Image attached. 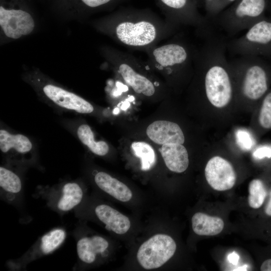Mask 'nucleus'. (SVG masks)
Segmentation results:
<instances>
[{"mask_svg":"<svg viewBox=\"0 0 271 271\" xmlns=\"http://www.w3.org/2000/svg\"><path fill=\"white\" fill-rule=\"evenodd\" d=\"M101 28L123 46L144 52L180 29L150 9L131 7L118 10Z\"/></svg>","mask_w":271,"mask_h":271,"instance_id":"f257e3e1","label":"nucleus"},{"mask_svg":"<svg viewBox=\"0 0 271 271\" xmlns=\"http://www.w3.org/2000/svg\"><path fill=\"white\" fill-rule=\"evenodd\" d=\"M195 45L178 35L161 45L146 50L147 62L168 78L182 77L194 71Z\"/></svg>","mask_w":271,"mask_h":271,"instance_id":"f03ea898","label":"nucleus"},{"mask_svg":"<svg viewBox=\"0 0 271 271\" xmlns=\"http://www.w3.org/2000/svg\"><path fill=\"white\" fill-rule=\"evenodd\" d=\"M105 50L106 58L126 85L138 94L146 97L155 95L161 83L155 78L154 70L147 61L118 50Z\"/></svg>","mask_w":271,"mask_h":271,"instance_id":"7ed1b4c3","label":"nucleus"},{"mask_svg":"<svg viewBox=\"0 0 271 271\" xmlns=\"http://www.w3.org/2000/svg\"><path fill=\"white\" fill-rule=\"evenodd\" d=\"M229 63L232 74L239 78L240 92L244 97L256 101L268 92L271 81V63L255 56H239Z\"/></svg>","mask_w":271,"mask_h":271,"instance_id":"20e7f679","label":"nucleus"},{"mask_svg":"<svg viewBox=\"0 0 271 271\" xmlns=\"http://www.w3.org/2000/svg\"><path fill=\"white\" fill-rule=\"evenodd\" d=\"M268 0H236L211 22L214 28L232 37L265 17Z\"/></svg>","mask_w":271,"mask_h":271,"instance_id":"39448f33","label":"nucleus"},{"mask_svg":"<svg viewBox=\"0 0 271 271\" xmlns=\"http://www.w3.org/2000/svg\"><path fill=\"white\" fill-rule=\"evenodd\" d=\"M227 50L239 56L271 57V16H265L241 36L228 40Z\"/></svg>","mask_w":271,"mask_h":271,"instance_id":"423d86ee","label":"nucleus"},{"mask_svg":"<svg viewBox=\"0 0 271 271\" xmlns=\"http://www.w3.org/2000/svg\"><path fill=\"white\" fill-rule=\"evenodd\" d=\"M165 19L181 28L193 27L196 35L204 37L214 28L199 11L195 0H155Z\"/></svg>","mask_w":271,"mask_h":271,"instance_id":"0eeeda50","label":"nucleus"},{"mask_svg":"<svg viewBox=\"0 0 271 271\" xmlns=\"http://www.w3.org/2000/svg\"><path fill=\"white\" fill-rule=\"evenodd\" d=\"M176 243L174 239L165 234H157L145 241L139 247L137 258L145 269L159 268L174 254Z\"/></svg>","mask_w":271,"mask_h":271,"instance_id":"6e6552de","label":"nucleus"},{"mask_svg":"<svg viewBox=\"0 0 271 271\" xmlns=\"http://www.w3.org/2000/svg\"><path fill=\"white\" fill-rule=\"evenodd\" d=\"M205 176L210 187L219 191L231 189L236 180V174L232 165L219 156L213 157L208 161L205 168Z\"/></svg>","mask_w":271,"mask_h":271,"instance_id":"1a4fd4ad","label":"nucleus"},{"mask_svg":"<svg viewBox=\"0 0 271 271\" xmlns=\"http://www.w3.org/2000/svg\"><path fill=\"white\" fill-rule=\"evenodd\" d=\"M0 25L5 34L9 38L18 39L30 34L34 30L35 23L28 12L0 7Z\"/></svg>","mask_w":271,"mask_h":271,"instance_id":"9d476101","label":"nucleus"},{"mask_svg":"<svg viewBox=\"0 0 271 271\" xmlns=\"http://www.w3.org/2000/svg\"><path fill=\"white\" fill-rule=\"evenodd\" d=\"M47 97L58 106L81 114H88L94 110L93 105L85 99L71 92L52 84L43 88Z\"/></svg>","mask_w":271,"mask_h":271,"instance_id":"9b49d317","label":"nucleus"},{"mask_svg":"<svg viewBox=\"0 0 271 271\" xmlns=\"http://www.w3.org/2000/svg\"><path fill=\"white\" fill-rule=\"evenodd\" d=\"M147 134L159 145L183 144L185 142L184 133L179 125L167 120H157L151 123L147 128Z\"/></svg>","mask_w":271,"mask_h":271,"instance_id":"f8f14e48","label":"nucleus"},{"mask_svg":"<svg viewBox=\"0 0 271 271\" xmlns=\"http://www.w3.org/2000/svg\"><path fill=\"white\" fill-rule=\"evenodd\" d=\"M83 195V190L79 183L67 182L53 196L51 203L58 211L67 212L80 203Z\"/></svg>","mask_w":271,"mask_h":271,"instance_id":"ddd939ff","label":"nucleus"},{"mask_svg":"<svg viewBox=\"0 0 271 271\" xmlns=\"http://www.w3.org/2000/svg\"><path fill=\"white\" fill-rule=\"evenodd\" d=\"M66 231L62 228H55L43 235L34 247L23 257L24 261H32L50 254L57 249L64 241Z\"/></svg>","mask_w":271,"mask_h":271,"instance_id":"4468645a","label":"nucleus"},{"mask_svg":"<svg viewBox=\"0 0 271 271\" xmlns=\"http://www.w3.org/2000/svg\"><path fill=\"white\" fill-rule=\"evenodd\" d=\"M108 247V241L100 236L82 237L77 241V256L83 263L90 264L96 261L98 255L105 253Z\"/></svg>","mask_w":271,"mask_h":271,"instance_id":"2eb2a0df","label":"nucleus"},{"mask_svg":"<svg viewBox=\"0 0 271 271\" xmlns=\"http://www.w3.org/2000/svg\"><path fill=\"white\" fill-rule=\"evenodd\" d=\"M95 213L99 220L105 224L106 229L116 234H123L130 227L129 218L108 205H98L95 208Z\"/></svg>","mask_w":271,"mask_h":271,"instance_id":"dca6fc26","label":"nucleus"},{"mask_svg":"<svg viewBox=\"0 0 271 271\" xmlns=\"http://www.w3.org/2000/svg\"><path fill=\"white\" fill-rule=\"evenodd\" d=\"M160 152L167 167L171 171L181 173L189 166V158L185 147L180 144L163 145Z\"/></svg>","mask_w":271,"mask_h":271,"instance_id":"f3484780","label":"nucleus"},{"mask_svg":"<svg viewBox=\"0 0 271 271\" xmlns=\"http://www.w3.org/2000/svg\"><path fill=\"white\" fill-rule=\"evenodd\" d=\"M32 148V143L27 136L13 134L4 129L0 130V150L2 153L24 156L29 153Z\"/></svg>","mask_w":271,"mask_h":271,"instance_id":"a211bd4d","label":"nucleus"},{"mask_svg":"<svg viewBox=\"0 0 271 271\" xmlns=\"http://www.w3.org/2000/svg\"><path fill=\"white\" fill-rule=\"evenodd\" d=\"M94 181L101 190L117 200L127 202L132 198V193L125 184L105 172H97Z\"/></svg>","mask_w":271,"mask_h":271,"instance_id":"6ab92c4d","label":"nucleus"},{"mask_svg":"<svg viewBox=\"0 0 271 271\" xmlns=\"http://www.w3.org/2000/svg\"><path fill=\"white\" fill-rule=\"evenodd\" d=\"M192 227L196 234L213 236L220 233L224 228L223 220L202 212H197L192 217Z\"/></svg>","mask_w":271,"mask_h":271,"instance_id":"aec40b11","label":"nucleus"},{"mask_svg":"<svg viewBox=\"0 0 271 271\" xmlns=\"http://www.w3.org/2000/svg\"><path fill=\"white\" fill-rule=\"evenodd\" d=\"M0 187L1 193L7 200L13 201L21 192L22 183L20 177L11 170L0 167Z\"/></svg>","mask_w":271,"mask_h":271,"instance_id":"412c9836","label":"nucleus"},{"mask_svg":"<svg viewBox=\"0 0 271 271\" xmlns=\"http://www.w3.org/2000/svg\"><path fill=\"white\" fill-rule=\"evenodd\" d=\"M77 135L80 142L93 154L103 156L108 153V145L103 141H95L94 133L88 124L80 125L77 129Z\"/></svg>","mask_w":271,"mask_h":271,"instance_id":"4be33fe9","label":"nucleus"},{"mask_svg":"<svg viewBox=\"0 0 271 271\" xmlns=\"http://www.w3.org/2000/svg\"><path fill=\"white\" fill-rule=\"evenodd\" d=\"M131 148L134 155L141 159L142 170H148L152 167L155 163L156 155L150 145L144 142H136L131 144Z\"/></svg>","mask_w":271,"mask_h":271,"instance_id":"5701e85b","label":"nucleus"},{"mask_svg":"<svg viewBox=\"0 0 271 271\" xmlns=\"http://www.w3.org/2000/svg\"><path fill=\"white\" fill-rule=\"evenodd\" d=\"M267 192L262 181L255 179L251 180L248 185V203L253 209H258L263 204Z\"/></svg>","mask_w":271,"mask_h":271,"instance_id":"b1692460","label":"nucleus"},{"mask_svg":"<svg viewBox=\"0 0 271 271\" xmlns=\"http://www.w3.org/2000/svg\"><path fill=\"white\" fill-rule=\"evenodd\" d=\"M236 0H203L206 19L210 23L220 13Z\"/></svg>","mask_w":271,"mask_h":271,"instance_id":"393cba45","label":"nucleus"},{"mask_svg":"<svg viewBox=\"0 0 271 271\" xmlns=\"http://www.w3.org/2000/svg\"><path fill=\"white\" fill-rule=\"evenodd\" d=\"M258 122L261 127L271 129V90L263 97L258 115Z\"/></svg>","mask_w":271,"mask_h":271,"instance_id":"a878e982","label":"nucleus"},{"mask_svg":"<svg viewBox=\"0 0 271 271\" xmlns=\"http://www.w3.org/2000/svg\"><path fill=\"white\" fill-rule=\"evenodd\" d=\"M236 142L240 148L244 150H249L254 143L249 132L244 129H239L236 132Z\"/></svg>","mask_w":271,"mask_h":271,"instance_id":"bb28decb","label":"nucleus"},{"mask_svg":"<svg viewBox=\"0 0 271 271\" xmlns=\"http://www.w3.org/2000/svg\"><path fill=\"white\" fill-rule=\"evenodd\" d=\"M253 156L258 159H261L265 157H271V148L260 147L254 151Z\"/></svg>","mask_w":271,"mask_h":271,"instance_id":"cd10ccee","label":"nucleus"},{"mask_svg":"<svg viewBox=\"0 0 271 271\" xmlns=\"http://www.w3.org/2000/svg\"><path fill=\"white\" fill-rule=\"evenodd\" d=\"M261 271H271V258L265 260L260 266Z\"/></svg>","mask_w":271,"mask_h":271,"instance_id":"c85d7f7f","label":"nucleus"},{"mask_svg":"<svg viewBox=\"0 0 271 271\" xmlns=\"http://www.w3.org/2000/svg\"><path fill=\"white\" fill-rule=\"evenodd\" d=\"M238 258V255L235 252L229 254L228 256V259H229V262L234 264L237 263Z\"/></svg>","mask_w":271,"mask_h":271,"instance_id":"c756f323","label":"nucleus"},{"mask_svg":"<svg viewBox=\"0 0 271 271\" xmlns=\"http://www.w3.org/2000/svg\"><path fill=\"white\" fill-rule=\"evenodd\" d=\"M265 213L268 216H271V190L269 193L268 201L265 208Z\"/></svg>","mask_w":271,"mask_h":271,"instance_id":"7c9ffc66","label":"nucleus"},{"mask_svg":"<svg viewBox=\"0 0 271 271\" xmlns=\"http://www.w3.org/2000/svg\"><path fill=\"white\" fill-rule=\"evenodd\" d=\"M199 8L203 7V0H195Z\"/></svg>","mask_w":271,"mask_h":271,"instance_id":"2f4dec72","label":"nucleus"},{"mask_svg":"<svg viewBox=\"0 0 271 271\" xmlns=\"http://www.w3.org/2000/svg\"><path fill=\"white\" fill-rule=\"evenodd\" d=\"M267 12H268L269 16H271V0H268Z\"/></svg>","mask_w":271,"mask_h":271,"instance_id":"473e14b6","label":"nucleus"}]
</instances>
